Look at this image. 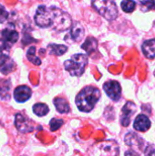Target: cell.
<instances>
[{"label":"cell","instance_id":"2","mask_svg":"<svg viewBox=\"0 0 155 156\" xmlns=\"http://www.w3.org/2000/svg\"><path fill=\"white\" fill-rule=\"evenodd\" d=\"M100 98V91L93 86L85 87L76 97V105L83 112H91Z\"/></svg>","mask_w":155,"mask_h":156},{"label":"cell","instance_id":"15","mask_svg":"<svg viewBox=\"0 0 155 156\" xmlns=\"http://www.w3.org/2000/svg\"><path fill=\"white\" fill-rule=\"evenodd\" d=\"M10 48H11V45L5 42L3 38H1L0 39V66L10 58H9Z\"/></svg>","mask_w":155,"mask_h":156},{"label":"cell","instance_id":"8","mask_svg":"<svg viewBox=\"0 0 155 156\" xmlns=\"http://www.w3.org/2000/svg\"><path fill=\"white\" fill-rule=\"evenodd\" d=\"M136 110H137L136 105L132 101H128L123 106L121 114V123L123 127H127L130 125L132 117L136 112Z\"/></svg>","mask_w":155,"mask_h":156},{"label":"cell","instance_id":"19","mask_svg":"<svg viewBox=\"0 0 155 156\" xmlns=\"http://www.w3.org/2000/svg\"><path fill=\"white\" fill-rule=\"evenodd\" d=\"M68 50V47L65 45H59V44H49L48 46V51L49 54L54 56H62L64 55Z\"/></svg>","mask_w":155,"mask_h":156},{"label":"cell","instance_id":"14","mask_svg":"<svg viewBox=\"0 0 155 156\" xmlns=\"http://www.w3.org/2000/svg\"><path fill=\"white\" fill-rule=\"evenodd\" d=\"M143 52L144 56L149 59L155 58V39H149L144 41V43L142 46Z\"/></svg>","mask_w":155,"mask_h":156},{"label":"cell","instance_id":"18","mask_svg":"<svg viewBox=\"0 0 155 156\" xmlns=\"http://www.w3.org/2000/svg\"><path fill=\"white\" fill-rule=\"evenodd\" d=\"M54 105L57 109V111L59 113H68L70 111V107L69 104L68 102V101L66 99L63 98H56L54 101Z\"/></svg>","mask_w":155,"mask_h":156},{"label":"cell","instance_id":"16","mask_svg":"<svg viewBox=\"0 0 155 156\" xmlns=\"http://www.w3.org/2000/svg\"><path fill=\"white\" fill-rule=\"evenodd\" d=\"M81 48L87 52V54L91 55L98 49V41L93 37H89L86 38L85 42L81 45Z\"/></svg>","mask_w":155,"mask_h":156},{"label":"cell","instance_id":"29","mask_svg":"<svg viewBox=\"0 0 155 156\" xmlns=\"http://www.w3.org/2000/svg\"><path fill=\"white\" fill-rule=\"evenodd\" d=\"M154 76H155V70H154Z\"/></svg>","mask_w":155,"mask_h":156},{"label":"cell","instance_id":"28","mask_svg":"<svg viewBox=\"0 0 155 156\" xmlns=\"http://www.w3.org/2000/svg\"><path fill=\"white\" fill-rule=\"evenodd\" d=\"M125 156H140L134 150H129L125 153Z\"/></svg>","mask_w":155,"mask_h":156},{"label":"cell","instance_id":"20","mask_svg":"<svg viewBox=\"0 0 155 156\" xmlns=\"http://www.w3.org/2000/svg\"><path fill=\"white\" fill-rule=\"evenodd\" d=\"M15 69H16V63L14 62V60L12 58H9L3 65L0 66V72L5 75H7L10 72L14 71Z\"/></svg>","mask_w":155,"mask_h":156},{"label":"cell","instance_id":"9","mask_svg":"<svg viewBox=\"0 0 155 156\" xmlns=\"http://www.w3.org/2000/svg\"><path fill=\"white\" fill-rule=\"evenodd\" d=\"M124 141L128 146H130L133 149H137V150H143V147L144 145L143 139L141 136H139L137 133H132V132L126 134Z\"/></svg>","mask_w":155,"mask_h":156},{"label":"cell","instance_id":"17","mask_svg":"<svg viewBox=\"0 0 155 156\" xmlns=\"http://www.w3.org/2000/svg\"><path fill=\"white\" fill-rule=\"evenodd\" d=\"M11 82L9 80L0 79V98L2 100H9L10 98Z\"/></svg>","mask_w":155,"mask_h":156},{"label":"cell","instance_id":"27","mask_svg":"<svg viewBox=\"0 0 155 156\" xmlns=\"http://www.w3.org/2000/svg\"><path fill=\"white\" fill-rule=\"evenodd\" d=\"M144 156H155V149L153 146H147L144 150Z\"/></svg>","mask_w":155,"mask_h":156},{"label":"cell","instance_id":"22","mask_svg":"<svg viewBox=\"0 0 155 156\" xmlns=\"http://www.w3.org/2000/svg\"><path fill=\"white\" fill-rule=\"evenodd\" d=\"M26 57H27V59L33 63L34 65L36 66H39L41 64V60L39 58H37L36 56V48L35 47H30L26 52Z\"/></svg>","mask_w":155,"mask_h":156},{"label":"cell","instance_id":"25","mask_svg":"<svg viewBox=\"0 0 155 156\" xmlns=\"http://www.w3.org/2000/svg\"><path fill=\"white\" fill-rule=\"evenodd\" d=\"M64 124V121L61 119H52L49 122L50 125V130L52 132H55L57 130H58L62 125Z\"/></svg>","mask_w":155,"mask_h":156},{"label":"cell","instance_id":"10","mask_svg":"<svg viewBox=\"0 0 155 156\" xmlns=\"http://www.w3.org/2000/svg\"><path fill=\"white\" fill-rule=\"evenodd\" d=\"M31 95H32V91H31L30 88L26 85L19 86V87L16 88L14 90V98L17 102L26 101L27 100H29Z\"/></svg>","mask_w":155,"mask_h":156},{"label":"cell","instance_id":"12","mask_svg":"<svg viewBox=\"0 0 155 156\" xmlns=\"http://www.w3.org/2000/svg\"><path fill=\"white\" fill-rule=\"evenodd\" d=\"M1 35H2V38L5 42L10 44L11 46L13 44H15L18 40V37H19V34L14 28V27H8L5 28L4 30H2Z\"/></svg>","mask_w":155,"mask_h":156},{"label":"cell","instance_id":"5","mask_svg":"<svg viewBox=\"0 0 155 156\" xmlns=\"http://www.w3.org/2000/svg\"><path fill=\"white\" fill-rule=\"evenodd\" d=\"M94 153L95 156H118L120 149L115 141H106L96 144Z\"/></svg>","mask_w":155,"mask_h":156},{"label":"cell","instance_id":"13","mask_svg":"<svg viewBox=\"0 0 155 156\" xmlns=\"http://www.w3.org/2000/svg\"><path fill=\"white\" fill-rule=\"evenodd\" d=\"M85 35V30H84V27L83 26L79 23V22H74L71 26V29H70V36H71V38L79 43L82 40L83 37Z\"/></svg>","mask_w":155,"mask_h":156},{"label":"cell","instance_id":"4","mask_svg":"<svg viewBox=\"0 0 155 156\" xmlns=\"http://www.w3.org/2000/svg\"><path fill=\"white\" fill-rule=\"evenodd\" d=\"M93 8L104 18L112 21L119 15L117 5L113 0H92Z\"/></svg>","mask_w":155,"mask_h":156},{"label":"cell","instance_id":"3","mask_svg":"<svg viewBox=\"0 0 155 156\" xmlns=\"http://www.w3.org/2000/svg\"><path fill=\"white\" fill-rule=\"evenodd\" d=\"M89 63L88 56L85 54H75L71 58L68 59L64 63L65 69L69 72L71 76L79 77L81 76Z\"/></svg>","mask_w":155,"mask_h":156},{"label":"cell","instance_id":"6","mask_svg":"<svg viewBox=\"0 0 155 156\" xmlns=\"http://www.w3.org/2000/svg\"><path fill=\"white\" fill-rule=\"evenodd\" d=\"M103 89L106 92V94L111 98L112 101H117L120 100L122 96V87L120 83L116 80H110L104 83Z\"/></svg>","mask_w":155,"mask_h":156},{"label":"cell","instance_id":"21","mask_svg":"<svg viewBox=\"0 0 155 156\" xmlns=\"http://www.w3.org/2000/svg\"><path fill=\"white\" fill-rule=\"evenodd\" d=\"M33 112L36 115L42 117L48 113L49 109L48 105H46L45 103H37L33 106Z\"/></svg>","mask_w":155,"mask_h":156},{"label":"cell","instance_id":"23","mask_svg":"<svg viewBox=\"0 0 155 156\" xmlns=\"http://www.w3.org/2000/svg\"><path fill=\"white\" fill-rule=\"evenodd\" d=\"M121 5L124 12L132 13L136 8V2L134 0H123Z\"/></svg>","mask_w":155,"mask_h":156},{"label":"cell","instance_id":"1","mask_svg":"<svg viewBox=\"0 0 155 156\" xmlns=\"http://www.w3.org/2000/svg\"><path fill=\"white\" fill-rule=\"evenodd\" d=\"M35 22L39 27L52 28L58 32L66 31L72 26L71 16L56 6H38L35 15Z\"/></svg>","mask_w":155,"mask_h":156},{"label":"cell","instance_id":"11","mask_svg":"<svg viewBox=\"0 0 155 156\" xmlns=\"http://www.w3.org/2000/svg\"><path fill=\"white\" fill-rule=\"evenodd\" d=\"M133 127L138 132H142V133L147 132L151 127V121L146 115L140 114L136 117L133 123Z\"/></svg>","mask_w":155,"mask_h":156},{"label":"cell","instance_id":"24","mask_svg":"<svg viewBox=\"0 0 155 156\" xmlns=\"http://www.w3.org/2000/svg\"><path fill=\"white\" fill-rule=\"evenodd\" d=\"M139 5L143 12L155 9V0H139Z\"/></svg>","mask_w":155,"mask_h":156},{"label":"cell","instance_id":"7","mask_svg":"<svg viewBox=\"0 0 155 156\" xmlns=\"http://www.w3.org/2000/svg\"><path fill=\"white\" fill-rule=\"evenodd\" d=\"M15 125L20 133H31L35 130V126L32 122L21 113H17L15 119Z\"/></svg>","mask_w":155,"mask_h":156},{"label":"cell","instance_id":"26","mask_svg":"<svg viewBox=\"0 0 155 156\" xmlns=\"http://www.w3.org/2000/svg\"><path fill=\"white\" fill-rule=\"evenodd\" d=\"M8 16L9 14L5 8V6L0 5V23H4L5 21H6L8 18Z\"/></svg>","mask_w":155,"mask_h":156}]
</instances>
